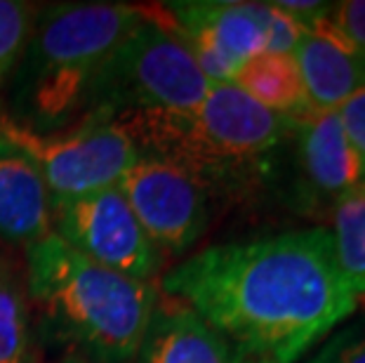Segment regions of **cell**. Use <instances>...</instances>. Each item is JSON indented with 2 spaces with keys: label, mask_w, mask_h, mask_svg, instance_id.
<instances>
[{
  "label": "cell",
  "mask_w": 365,
  "mask_h": 363,
  "mask_svg": "<svg viewBox=\"0 0 365 363\" xmlns=\"http://www.w3.org/2000/svg\"><path fill=\"white\" fill-rule=\"evenodd\" d=\"M160 292L189 305L250 363H297L359 305L325 227L210 245L170 269Z\"/></svg>",
  "instance_id": "1"
},
{
  "label": "cell",
  "mask_w": 365,
  "mask_h": 363,
  "mask_svg": "<svg viewBox=\"0 0 365 363\" xmlns=\"http://www.w3.org/2000/svg\"><path fill=\"white\" fill-rule=\"evenodd\" d=\"M142 19V10L120 3H57L36 12L3 113L34 133L92 121L104 68Z\"/></svg>",
  "instance_id": "2"
},
{
  "label": "cell",
  "mask_w": 365,
  "mask_h": 363,
  "mask_svg": "<svg viewBox=\"0 0 365 363\" xmlns=\"http://www.w3.org/2000/svg\"><path fill=\"white\" fill-rule=\"evenodd\" d=\"M24 285L43 339L88 363L135 361L160 295L156 281L99 267L54 231L26 248Z\"/></svg>",
  "instance_id": "3"
},
{
  "label": "cell",
  "mask_w": 365,
  "mask_h": 363,
  "mask_svg": "<svg viewBox=\"0 0 365 363\" xmlns=\"http://www.w3.org/2000/svg\"><path fill=\"white\" fill-rule=\"evenodd\" d=\"M113 121L139 151L184 168L210 194L264 175L290 135L287 116L264 109L234 83L212 85L191 111H125Z\"/></svg>",
  "instance_id": "4"
},
{
  "label": "cell",
  "mask_w": 365,
  "mask_h": 363,
  "mask_svg": "<svg viewBox=\"0 0 365 363\" xmlns=\"http://www.w3.org/2000/svg\"><path fill=\"white\" fill-rule=\"evenodd\" d=\"M210 88L182 38L156 14H144L104 68L92 121L125 111H191Z\"/></svg>",
  "instance_id": "5"
},
{
  "label": "cell",
  "mask_w": 365,
  "mask_h": 363,
  "mask_svg": "<svg viewBox=\"0 0 365 363\" xmlns=\"http://www.w3.org/2000/svg\"><path fill=\"white\" fill-rule=\"evenodd\" d=\"M0 135L34 160L54 208L118 187L142 153L113 118L85 121L57 133H34L0 109Z\"/></svg>",
  "instance_id": "6"
},
{
  "label": "cell",
  "mask_w": 365,
  "mask_h": 363,
  "mask_svg": "<svg viewBox=\"0 0 365 363\" xmlns=\"http://www.w3.org/2000/svg\"><path fill=\"white\" fill-rule=\"evenodd\" d=\"M160 7L153 14L182 38L212 85L234 83L240 68L269 48L271 3L189 0Z\"/></svg>",
  "instance_id": "7"
},
{
  "label": "cell",
  "mask_w": 365,
  "mask_h": 363,
  "mask_svg": "<svg viewBox=\"0 0 365 363\" xmlns=\"http://www.w3.org/2000/svg\"><path fill=\"white\" fill-rule=\"evenodd\" d=\"M54 234L83 257L128 279L153 281L158 274L160 250L118 187L57 205Z\"/></svg>",
  "instance_id": "8"
},
{
  "label": "cell",
  "mask_w": 365,
  "mask_h": 363,
  "mask_svg": "<svg viewBox=\"0 0 365 363\" xmlns=\"http://www.w3.org/2000/svg\"><path fill=\"white\" fill-rule=\"evenodd\" d=\"M118 189L160 252H184L205 234L212 194L184 168L139 153Z\"/></svg>",
  "instance_id": "9"
},
{
  "label": "cell",
  "mask_w": 365,
  "mask_h": 363,
  "mask_svg": "<svg viewBox=\"0 0 365 363\" xmlns=\"http://www.w3.org/2000/svg\"><path fill=\"white\" fill-rule=\"evenodd\" d=\"M287 142L294 146L304 200L332 208L341 196L365 182V168L341 130L337 111L307 109L290 116Z\"/></svg>",
  "instance_id": "10"
},
{
  "label": "cell",
  "mask_w": 365,
  "mask_h": 363,
  "mask_svg": "<svg viewBox=\"0 0 365 363\" xmlns=\"http://www.w3.org/2000/svg\"><path fill=\"white\" fill-rule=\"evenodd\" d=\"M135 363H250L193 309L160 292Z\"/></svg>",
  "instance_id": "11"
},
{
  "label": "cell",
  "mask_w": 365,
  "mask_h": 363,
  "mask_svg": "<svg viewBox=\"0 0 365 363\" xmlns=\"http://www.w3.org/2000/svg\"><path fill=\"white\" fill-rule=\"evenodd\" d=\"M54 231V200L34 160L0 135V241L29 248Z\"/></svg>",
  "instance_id": "12"
},
{
  "label": "cell",
  "mask_w": 365,
  "mask_h": 363,
  "mask_svg": "<svg viewBox=\"0 0 365 363\" xmlns=\"http://www.w3.org/2000/svg\"><path fill=\"white\" fill-rule=\"evenodd\" d=\"M292 59L304 85L307 102L316 111H337L365 85V61L325 24V19L302 34Z\"/></svg>",
  "instance_id": "13"
},
{
  "label": "cell",
  "mask_w": 365,
  "mask_h": 363,
  "mask_svg": "<svg viewBox=\"0 0 365 363\" xmlns=\"http://www.w3.org/2000/svg\"><path fill=\"white\" fill-rule=\"evenodd\" d=\"M234 85L264 109L287 116V118L312 109L292 55L262 52L240 68Z\"/></svg>",
  "instance_id": "14"
},
{
  "label": "cell",
  "mask_w": 365,
  "mask_h": 363,
  "mask_svg": "<svg viewBox=\"0 0 365 363\" xmlns=\"http://www.w3.org/2000/svg\"><path fill=\"white\" fill-rule=\"evenodd\" d=\"M332 245L354 297H365V182L332 205Z\"/></svg>",
  "instance_id": "15"
},
{
  "label": "cell",
  "mask_w": 365,
  "mask_h": 363,
  "mask_svg": "<svg viewBox=\"0 0 365 363\" xmlns=\"http://www.w3.org/2000/svg\"><path fill=\"white\" fill-rule=\"evenodd\" d=\"M0 363H36L26 285L5 260H0Z\"/></svg>",
  "instance_id": "16"
},
{
  "label": "cell",
  "mask_w": 365,
  "mask_h": 363,
  "mask_svg": "<svg viewBox=\"0 0 365 363\" xmlns=\"http://www.w3.org/2000/svg\"><path fill=\"white\" fill-rule=\"evenodd\" d=\"M36 10L29 3L0 0V88L7 85L26 48Z\"/></svg>",
  "instance_id": "17"
},
{
  "label": "cell",
  "mask_w": 365,
  "mask_h": 363,
  "mask_svg": "<svg viewBox=\"0 0 365 363\" xmlns=\"http://www.w3.org/2000/svg\"><path fill=\"white\" fill-rule=\"evenodd\" d=\"M325 24L365 61V0L332 3Z\"/></svg>",
  "instance_id": "18"
},
{
  "label": "cell",
  "mask_w": 365,
  "mask_h": 363,
  "mask_svg": "<svg viewBox=\"0 0 365 363\" xmlns=\"http://www.w3.org/2000/svg\"><path fill=\"white\" fill-rule=\"evenodd\" d=\"M309 363H365V326L330 335Z\"/></svg>",
  "instance_id": "19"
},
{
  "label": "cell",
  "mask_w": 365,
  "mask_h": 363,
  "mask_svg": "<svg viewBox=\"0 0 365 363\" xmlns=\"http://www.w3.org/2000/svg\"><path fill=\"white\" fill-rule=\"evenodd\" d=\"M341 130H344L349 144L359 153L361 163L365 168V85L356 90L351 97L337 109Z\"/></svg>",
  "instance_id": "20"
},
{
  "label": "cell",
  "mask_w": 365,
  "mask_h": 363,
  "mask_svg": "<svg viewBox=\"0 0 365 363\" xmlns=\"http://www.w3.org/2000/svg\"><path fill=\"white\" fill-rule=\"evenodd\" d=\"M276 10H281L283 14H287L294 24L302 26L304 31H312L314 26H318L321 21L330 14L332 3H318V0H278V3H271Z\"/></svg>",
  "instance_id": "21"
},
{
  "label": "cell",
  "mask_w": 365,
  "mask_h": 363,
  "mask_svg": "<svg viewBox=\"0 0 365 363\" xmlns=\"http://www.w3.org/2000/svg\"><path fill=\"white\" fill-rule=\"evenodd\" d=\"M57 363H88V361H83L81 357H73V354H66V357L61 361H57Z\"/></svg>",
  "instance_id": "22"
}]
</instances>
